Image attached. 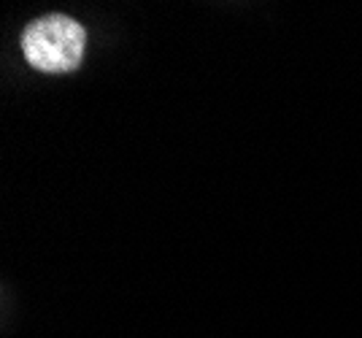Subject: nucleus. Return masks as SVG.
Returning a JSON list of instances; mask_svg holds the SVG:
<instances>
[{
    "mask_svg": "<svg viewBox=\"0 0 362 338\" xmlns=\"http://www.w3.org/2000/svg\"><path fill=\"white\" fill-rule=\"evenodd\" d=\"M87 30L65 14L33 19L22 30V54L41 74H71L84 60Z\"/></svg>",
    "mask_w": 362,
    "mask_h": 338,
    "instance_id": "obj_1",
    "label": "nucleus"
}]
</instances>
